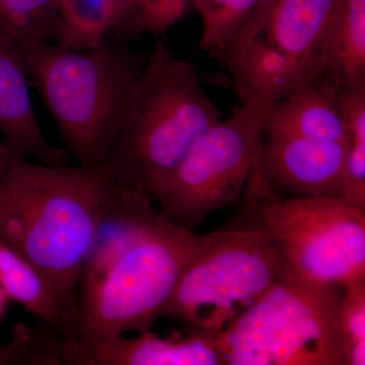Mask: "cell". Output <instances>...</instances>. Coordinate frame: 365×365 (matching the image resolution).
<instances>
[{
    "instance_id": "1",
    "label": "cell",
    "mask_w": 365,
    "mask_h": 365,
    "mask_svg": "<svg viewBox=\"0 0 365 365\" xmlns=\"http://www.w3.org/2000/svg\"><path fill=\"white\" fill-rule=\"evenodd\" d=\"M134 189L120 181L108 163H34L14 157L2 143L0 242L33 264L51 285L66 314V329L76 313L81 274L101 227Z\"/></svg>"
},
{
    "instance_id": "4",
    "label": "cell",
    "mask_w": 365,
    "mask_h": 365,
    "mask_svg": "<svg viewBox=\"0 0 365 365\" xmlns=\"http://www.w3.org/2000/svg\"><path fill=\"white\" fill-rule=\"evenodd\" d=\"M222 119L198 68L158 42L137 78L128 114L106 163L120 181L144 191Z\"/></svg>"
},
{
    "instance_id": "8",
    "label": "cell",
    "mask_w": 365,
    "mask_h": 365,
    "mask_svg": "<svg viewBox=\"0 0 365 365\" xmlns=\"http://www.w3.org/2000/svg\"><path fill=\"white\" fill-rule=\"evenodd\" d=\"M267 111L242 104L199 137L174 169L146 186L163 220L194 232L211 213L237 202L263 141Z\"/></svg>"
},
{
    "instance_id": "23",
    "label": "cell",
    "mask_w": 365,
    "mask_h": 365,
    "mask_svg": "<svg viewBox=\"0 0 365 365\" xmlns=\"http://www.w3.org/2000/svg\"><path fill=\"white\" fill-rule=\"evenodd\" d=\"M344 187L341 199L353 208L365 211V126L348 130Z\"/></svg>"
},
{
    "instance_id": "19",
    "label": "cell",
    "mask_w": 365,
    "mask_h": 365,
    "mask_svg": "<svg viewBox=\"0 0 365 365\" xmlns=\"http://www.w3.org/2000/svg\"><path fill=\"white\" fill-rule=\"evenodd\" d=\"M0 32L18 42L48 41L61 35L57 0H0Z\"/></svg>"
},
{
    "instance_id": "11",
    "label": "cell",
    "mask_w": 365,
    "mask_h": 365,
    "mask_svg": "<svg viewBox=\"0 0 365 365\" xmlns=\"http://www.w3.org/2000/svg\"><path fill=\"white\" fill-rule=\"evenodd\" d=\"M64 365H225L217 340L190 330L160 337L150 330L86 346H63Z\"/></svg>"
},
{
    "instance_id": "20",
    "label": "cell",
    "mask_w": 365,
    "mask_h": 365,
    "mask_svg": "<svg viewBox=\"0 0 365 365\" xmlns=\"http://www.w3.org/2000/svg\"><path fill=\"white\" fill-rule=\"evenodd\" d=\"M59 341L49 327L18 324L13 328V338L0 345V365H59Z\"/></svg>"
},
{
    "instance_id": "10",
    "label": "cell",
    "mask_w": 365,
    "mask_h": 365,
    "mask_svg": "<svg viewBox=\"0 0 365 365\" xmlns=\"http://www.w3.org/2000/svg\"><path fill=\"white\" fill-rule=\"evenodd\" d=\"M222 63L242 104L267 110L326 74L322 64L294 58L262 35L234 48Z\"/></svg>"
},
{
    "instance_id": "26",
    "label": "cell",
    "mask_w": 365,
    "mask_h": 365,
    "mask_svg": "<svg viewBox=\"0 0 365 365\" xmlns=\"http://www.w3.org/2000/svg\"><path fill=\"white\" fill-rule=\"evenodd\" d=\"M1 148H2V143H0V151H1Z\"/></svg>"
},
{
    "instance_id": "17",
    "label": "cell",
    "mask_w": 365,
    "mask_h": 365,
    "mask_svg": "<svg viewBox=\"0 0 365 365\" xmlns=\"http://www.w3.org/2000/svg\"><path fill=\"white\" fill-rule=\"evenodd\" d=\"M0 284L9 299L18 302L38 322L52 327L62 335L67 319L51 285L33 264L2 242Z\"/></svg>"
},
{
    "instance_id": "21",
    "label": "cell",
    "mask_w": 365,
    "mask_h": 365,
    "mask_svg": "<svg viewBox=\"0 0 365 365\" xmlns=\"http://www.w3.org/2000/svg\"><path fill=\"white\" fill-rule=\"evenodd\" d=\"M340 321L347 365H364L365 280L342 287Z\"/></svg>"
},
{
    "instance_id": "13",
    "label": "cell",
    "mask_w": 365,
    "mask_h": 365,
    "mask_svg": "<svg viewBox=\"0 0 365 365\" xmlns=\"http://www.w3.org/2000/svg\"><path fill=\"white\" fill-rule=\"evenodd\" d=\"M339 88L326 73L276 103L266 113L264 138L294 136L319 143H349L338 101Z\"/></svg>"
},
{
    "instance_id": "2",
    "label": "cell",
    "mask_w": 365,
    "mask_h": 365,
    "mask_svg": "<svg viewBox=\"0 0 365 365\" xmlns=\"http://www.w3.org/2000/svg\"><path fill=\"white\" fill-rule=\"evenodd\" d=\"M201 235L136 206L112 213L79 282L78 306L63 346H86L150 330L200 244Z\"/></svg>"
},
{
    "instance_id": "16",
    "label": "cell",
    "mask_w": 365,
    "mask_h": 365,
    "mask_svg": "<svg viewBox=\"0 0 365 365\" xmlns=\"http://www.w3.org/2000/svg\"><path fill=\"white\" fill-rule=\"evenodd\" d=\"M61 35L58 45L95 47L143 6V0H57Z\"/></svg>"
},
{
    "instance_id": "6",
    "label": "cell",
    "mask_w": 365,
    "mask_h": 365,
    "mask_svg": "<svg viewBox=\"0 0 365 365\" xmlns=\"http://www.w3.org/2000/svg\"><path fill=\"white\" fill-rule=\"evenodd\" d=\"M342 287L287 278L216 337L225 365H347Z\"/></svg>"
},
{
    "instance_id": "24",
    "label": "cell",
    "mask_w": 365,
    "mask_h": 365,
    "mask_svg": "<svg viewBox=\"0 0 365 365\" xmlns=\"http://www.w3.org/2000/svg\"><path fill=\"white\" fill-rule=\"evenodd\" d=\"M9 297H7L6 292H4L1 284H0V324H1L2 319L6 314L7 306H9Z\"/></svg>"
},
{
    "instance_id": "15",
    "label": "cell",
    "mask_w": 365,
    "mask_h": 365,
    "mask_svg": "<svg viewBox=\"0 0 365 365\" xmlns=\"http://www.w3.org/2000/svg\"><path fill=\"white\" fill-rule=\"evenodd\" d=\"M321 57L326 73L340 88L365 86V0H340Z\"/></svg>"
},
{
    "instance_id": "18",
    "label": "cell",
    "mask_w": 365,
    "mask_h": 365,
    "mask_svg": "<svg viewBox=\"0 0 365 365\" xmlns=\"http://www.w3.org/2000/svg\"><path fill=\"white\" fill-rule=\"evenodd\" d=\"M263 0H203L195 7L202 18L201 48L223 61L232 48L254 35Z\"/></svg>"
},
{
    "instance_id": "12",
    "label": "cell",
    "mask_w": 365,
    "mask_h": 365,
    "mask_svg": "<svg viewBox=\"0 0 365 365\" xmlns=\"http://www.w3.org/2000/svg\"><path fill=\"white\" fill-rule=\"evenodd\" d=\"M30 79L20 42L0 32V133L14 157L66 165L69 153L48 143L30 95Z\"/></svg>"
},
{
    "instance_id": "22",
    "label": "cell",
    "mask_w": 365,
    "mask_h": 365,
    "mask_svg": "<svg viewBox=\"0 0 365 365\" xmlns=\"http://www.w3.org/2000/svg\"><path fill=\"white\" fill-rule=\"evenodd\" d=\"M201 1L203 0H160L132 14L122 28V37L131 39L143 33L162 35L182 18L189 6H195Z\"/></svg>"
},
{
    "instance_id": "5",
    "label": "cell",
    "mask_w": 365,
    "mask_h": 365,
    "mask_svg": "<svg viewBox=\"0 0 365 365\" xmlns=\"http://www.w3.org/2000/svg\"><path fill=\"white\" fill-rule=\"evenodd\" d=\"M295 277L267 232L244 220L201 235L160 318L216 338L276 282Z\"/></svg>"
},
{
    "instance_id": "25",
    "label": "cell",
    "mask_w": 365,
    "mask_h": 365,
    "mask_svg": "<svg viewBox=\"0 0 365 365\" xmlns=\"http://www.w3.org/2000/svg\"><path fill=\"white\" fill-rule=\"evenodd\" d=\"M158 0H143L144 6H150L151 4H155Z\"/></svg>"
},
{
    "instance_id": "9",
    "label": "cell",
    "mask_w": 365,
    "mask_h": 365,
    "mask_svg": "<svg viewBox=\"0 0 365 365\" xmlns=\"http://www.w3.org/2000/svg\"><path fill=\"white\" fill-rule=\"evenodd\" d=\"M348 146L349 143H319L294 136L263 137L256 168L277 193L341 198Z\"/></svg>"
},
{
    "instance_id": "14",
    "label": "cell",
    "mask_w": 365,
    "mask_h": 365,
    "mask_svg": "<svg viewBox=\"0 0 365 365\" xmlns=\"http://www.w3.org/2000/svg\"><path fill=\"white\" fill-rule=\"evenodd\" d=\"M340 0H275L262 36L294 58L324 67L322 45Z\"/></svg>"
},
{
    "instance_id": "3",
    "label": "cell",
    "mask_w": 365,
    "mask_h": 365,
    "mask_svg": "<svg viewBox=\"0 0 365 365\" xmlns=\"http://www.w3.org/2000/svg\"><path fill=\"white\" fill-rule=\"evenodd\" d=\"M20 44L31 85L51 115L64 150L85 167L105 163L146 59L107 39L88 49L48 41Z\"/></svg>"
},
{
    "instance_id": "7",
    "label": "cell",
    "mask_w": 365,
    "mask_h": 365,
    "mask_svg": "<svg viewBox=\"0 0 365 365\" xmlns=\"http://www.w3.org/2000/svg\"><path fill=\"white\" fill-rule=\"evenodd\" d=\"M242 196L245 222L267 232L297 277L340 287L365 280V211L336 197L281 196L256 162Z\"/></svg>"
}]
</instances>
